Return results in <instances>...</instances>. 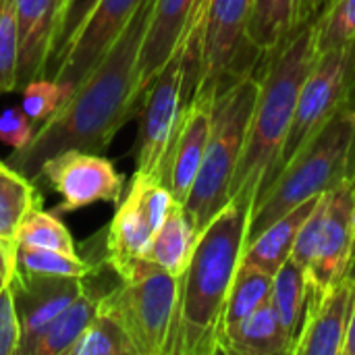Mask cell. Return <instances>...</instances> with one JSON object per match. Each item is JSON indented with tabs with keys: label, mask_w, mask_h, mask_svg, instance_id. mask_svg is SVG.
I'll return each mask as SVG.
<instances>
[{
	"label": "cell",
	"mask_w": 355,
	"mask_h": 355,
	"mask_svg": "<svg viewBox=\"0 0 355 355\" xmlns=\"http://www.w3.org/2000/svg\"><path fill=\"white\" fill-rule=\"evenodd\" d=\"M154 0H144L123 33L104 52L98 64L71 92L62 106L44 121L31 141L10 154L8 164L33 179L44 160L62 150L102 154L123 125L139 114V52Z\"/></svg>",
	"instance_id": "6da1fadb"
},
{
	"label": "cell",
	"mask_w": 355,
	"mask_h": 355,
	"mask_svg": "<svg viewBox=\"0 0 355 355\" xmlns=\"http://www.w3.org/2000/svg\"><path fill=\"white\" fill-rule=\"evenodd\" d=\"M254 200L231 198L198 235L179 277L168 355H220L223 312L248 243Z\"/></svg>",
	"instance_id": "7a4b0ae2"
},
{
	"label": "cell",
	"mask_w": 355,
	"mask_h": 355,
	"mask_svg": "<svg viewBox=\"0 0 355 355\" xmlns=\"http://www.w3.org/2000/svg\"><path fill=\"white\" fill-rule=\"evenodd\" d=\"M316 58L312 23L297 29L277 50L260 58L264 60L260 69V92L248 141L231 183V198H250L256 202L268 183L291 129L300 89Z\"/></svg>",
	"instance_id": "3957f363"
},
{
	"label": "cell",
	"mask_w": 355,
	"mask_h": 355,
	"mask_svg": "<svg viewBox=\"0 0 355 355\" xmlns=\"http://www.w3.org/2000/svg\"><path fill=\"white\" fill-rule=\"evenodd\" d=\"M355 177V106L329 121L256 198L248 241L306 200L324 196Z\"/></svg>",
	"instance_id": "277c9868"
},
{
	"label": "cell",
	"mask_w": 355,
	"mask_h": 355,
	"mask_svg": "<svg viewBox=\"0 0 355 355\" xmlns=\"http://www.w3.org/2000/svg\"><path fill=\"white\" fill-rule=\"evenodd\" d=\"M258 92L260 67L233 81L212 104V129L204 160L183 204L198 233L206 229L231 198V183L248 141Z\"/></svg>",
	"instance_id": "5b68a950"
},
{
	"label": "cell",
	"mask_w": 355,
	"mask_h": 355,
	"mask_svg": "<svg viewBox=\"0 0 355 355\" xmlns=\"http://www.w3.org/2000/svg\"><path fill=\"white\" fill-rule=\"evenodd\" d=\"M177 300L179 277L141 258L100 295V312L125 329L137 355H168Z\"/></svg>",
	"instance_id": "8992f818"
},
{
	"label": "cell",
	"mask_w": 355,
	"mask_h": 355,
	"mask_svg": "<svg viewBox=\"0 0 355 355\" xmlns=\"http://www.w3.org/2000/svg\"><path fill=\"white\" fill-rule=\"evenodd\" d=\"M198 71L187 60L183 37L168 62L160 69L144 94L139 108V129L135 141V173L160 181L168 146L177 133L181 116L196 96Z\"/></svg>",
	"instance_id": "52a82bcc"
},
{
	"label": "cell",
	"mask_w": 355,
	"mask_h": 355,
	"mask_svg": "<svg viewBox=\"0 0 355 355\" xmlns=\"http://www.w3.org/2000/svg\"><path fill=\"white\" fill-rule=\"evenodd\" d=\"M349 106H355V42L333 48L314 60L300 89L295 116L268 183L312 135H316L329 121ZM268 183L262 187V191L268 187Z\"/></svg>",
	"instance_id": "ba28073f"
},
{
	"label": "cell",
	"mask_w": 355,
	"mask_h": 355,
	"mask_svg": "<svg viewBox=\"0 0 355 355\" xmlns=\"http://www.w3.org/2000/svg\"><path fill=\"white\" fill-rule=\"evenodd\" d=\"M250 17L252 0H208L202 77L193 100L212 104L223 89L258 67L262 56L248 37Z\"/></svg>",
	"instance_id": "9c48e42d"
},
{
	"label": "cell",
	"mask_w": 355,
	"mask_h": 355,
	"mask_svg": "<svg viewBox=\"0 0 355 355\" xmlns=\"http://www.w3.org/2000/svg\"><path fill=\"white\" fill-rule=\"evenodd\" d=\"M173 204L175 198L162 181L133 175L110 225L104 229V262L116 277H123L133 262L146 256Z\"/></svg>",
	"instance_id": "30bf717a"
},
{
	"label": "cell",
	"mask_w": 355,
	"mask_h": 355,
	"mask_svg": "<svg viewBox=\"0 0 355 355\" xmlns=\"http://www.w3.org/2000/svg\"><path fill=\"white\" fill-rule=\"evenodd\" d=\"M31 181L46 183L60 196L56 214L77 212L96 202L119 204L125 193V179L108 158L75 148L44 160Z\"/></svg>",
	"instance_id": "8fae6325"
},
{
	"label": "cell",
	"mask_w": 355,
	"mask_h": 355,
	"mask_svg": "<svg viewBox=\"0 0 355 355\" xmlns=\"http://www.w3.org/2000/svg\"><path fill=\"white\" fill-rule=\"evenodd\" d=\"M355 250V177L322 196L320 225L310 266L308 300L331 289L349 268Z\"/></svg>",
	"instance_id": "7c38bea8"
},
{
	"label": "cell",
	"mask_w": 355,
	"mask_h": 355,
	"mask_svg": "<svg viewBox=\"0 0 355 355\" xmlns=\"http://www.w3.org/2000/svg\"><path fill=\"white\" fill-rule=\"evenodd\" d=\"M144 0H98L77 37L73 40L60 69L52 77L58 81L67 98L83 81V77L98 64L104 52L129 25L133 15L139 10ZM64 98V100H67Z\"/></svg>",
	"instance_id": "4fadbf2b"
},
{
	"label": "cell",
	"mask_w": 355,
	"mask_h": 355,
	"mask_svg": "<svg viewBox=\"0 0 355 355\" xmlns=\"http://www.w3.org/2000/svg\"><path fill=\"white\" fill-rule=\"evenodd\" d=\"M355 289V250L345 275L324 293L310 297L291 349L293 355H343Z\"/></svg>",
	"instance_id": "5bb4252c"
},
{
	"label": "cell",
	"mask_w": 355,
	"mask_h": 355,
	"mask_svg": "<svg viewBox=\"0 0 355 355\" xmlns=\"http://www.w3.org/2000/svg\"><path fill=\"white\" fill-rule=\"evenodd\" d=\"M10 287L23 333L19 355H29L37 339L48 331V327L85 289V279L31 277L12 272Z\"/></svg>",
	"instance_id": "9a60e30c"
},
{
	"label": "cell",
	"mask_w": 355,
	"mask_h": 355,
	"mask_svg": "<svg viewBox=\"0 0 355 355\" xmlns=\"http://www.w3.org/2000/svg\"><path fill=\"white\" fill-rule=\"evenodd\" d=\"M212 104L202 100H191L168 146L160 181L168 187L175 202L179 204H185L196 183V177L200 173L206 144L212 129Z\"/></svg>",
	"instance_id": "2e32d148"
},
{
	"label": "cell",
	"mask_w": 355,
	"mask_h": 355,
	"mask_svg": "<svg viewBox=\"0 0 355 355\" xmlns=\"http://www.w3.org/2000/svg\"><path fill=\"white\" fill-rule=\"evenodd\" d=\"M64 0H17V89L46 77Z\"/></svg>",
	"instance_id": "e0dca14e"
},
{
	"label": "cell",
	"mask_w": 355,
	"mask_h": 355,
	"mask_svg": "<svg viewBox=\"0 0 355 355\" xmlns=\"http://www.w3.org/2000/svg\"><path fill=\"white\" fill-rule=\"evenodd\" d=\"M198 2L200 0H154L137 62L141 96L173 56Z\"/></svg>",
	"instance_id": "ac0fdd59"
},
{
	"label": "cell",
	"mask_w": 355,
	"mask_h": 355,
	"mask_svg": "<svg viewBox=\"0 0 355 355\" xmlns=\"http://www.w3.org/2000/svg\"><path fill=\"white\" fill-rule=\"evenodd\" d=\"M40 208L42 198L37 185L8 162H0V254L6 260L10 275L17 262L21 229Z\"/></svg>",
	"instance_id": "d6986e66"
},
{
	"label": "cell",
	"mask_w": 355,
	"mask_h": 355,
	"mask_svg": "<svg viewBox=\"0 0 355 355\" xmlns=\"http://www.w3.org/2000/svg\"><path fill=\"white\" fill-rule=\"evenodd\" d=\"M293 341L287 335L272 295L223 337L225 355H289Z\"/></svg>",
	"instance_id": "ffe728a7"
},
{
	"label": "cell",
	"mask_w": 355,
	"mask_h": 355,
	"mask_svg": "<svg viewBox=\"0 0 355 355\" xmlns=\"http://www.w3.org/2000/svg\"><path fill=\"white\" fill-rule=\"evenodd\" d=\"M318 198L306 200L291 212L283 214L279 220H275L270 227H266L260 235H256L252 241L245 243L241 254V264L260 268L268 272L270 277L277 275V270L291 258L297 233L306 218L312 214L314 206L318 204Z\"/></svg>",
	"instance_id": "44dd1931"
},
{
	"label": "cell",
	"mask_w": 355,
	"mask_h": 355,
	"mask_svg": "<svg viewBox=\"0 0 355 355\" xmlns=\"http://www.w3.org/2000/svg\"><path fill=\"white\" fill-rule=\"evenodd\" d=\"M198 235L200 233L196 231L183 204L175 202L173 208L168 210L164 223L154 233L144 258L154 262L156 266L164 268L166 272L181 277L191 258Z\"/></svg>",
	"instance_id": "7402d4cb"
},
{
	"label": "cell",
	"mask_w": 355,
	"mask_h": 355,
	"mask_svg": "<svg viewBox=\"0 0 355 355\" xmlns=\"http://www.w3.org/2000/svg\"><path fill=\"white\" fill-rule=\"evenodd\" d=\"M302 2L304 0H252L248 37L260 56L270 54L302 29Z\"/></svg>",
	"instance_id": "603a6c76"
},
{
	"label": "cell",
	"mask_w": 355,
	"mask_h": 355,
	"mask_svg": "<svg viewBox=\"0 0 355 355\" xmlns=\"http://www.w3.org/2000/svg\"><path fill=\"white\" fill-rule=\"evenodd\" d=\"M104 293V291H102ZM92 285L77 295V300L48 327V331L37 339L29 355H67L69 349L75 345V341L81 337V333L87 329V324L94 320V316L100 310V295Z\"/></svg>",
	"instance_id": "cb8c5ba5"
},
{
	"label": "cell",
	"mask_w": 355,
	"mask_h": 355,
	"mask_svg": "<svg viewBox=\"0 0 355 355\" xmlns=\"http://www.w3.org/2000/svg\"><path fill=\"white\" fill-rule=\"evenodd\" d=\"M270 293H272V277L268 272L248 264H239L223 312L220 354H223V337L233 327H237L243 318H248L256 308H260L270 297Z\"/></svg>",
	"instance_id": "d4e9b609"
},
{
	"label": "cell",
	"mask_w": 355,
	"mask_h": 355,
	"mask_svg": "<svg viewBox=\"0 0 355 355\" xmlns=\"http://www.w3.org/2000/svg\"><path fill=\"white\" fill-rule=\"evenodd\" d=\"M272 302L293 345L308 304V283L304 270L289 258L272 277Z\"/></svg>",
	"instance_id": "484cf974"
},
{
	"label": "cell",
	"mask_w": 355,
	"mask_h": 355,
	"mask_svg": "<svg viewBox=\"0 0 355 355\" xmlns=\"http://www.w3.org/2000/svg\"><path fill=\"white\" fill-rule=\"evenodd\" d=\"M12 272L31 275V277L92 279L96 275V266L92 262H85L79 254L19 245Z\"/></svg>",
	"instance_id": "4316f807"
},
{
	"label": "cell",
	"mask_w": 355,
	"mask_h": 355,
	"mask_svg": "<svg viewBox=\"0 0 355 355\" xmlns=\"http://www.w3.org/2000/svg\"><path fill=\"white\" fill-rule=\"evenodd\" d=\"M67 355H137V349L125 329L112 316L98 310Z\"/></svg>",
	"instance_id": "83f0119b"
},
{
	"label": "cell",
	"mask_w": 355,
	"mask_h": 355,
	"mask_svg": "<svg viewBox=\"0 0 355 355\" xmlns=\"http://www.w3.org/2000/svg\"><path fill=\"white\" fill-rule=\"evenodd\" d=\"M312 27L316 56L355 42V0H333Z\"/></svg>",
	"instance_id": "f1b7e54d"
},
{
	"label": "cell",
	"mask_w": 355,
	"mask_h": 355,
	"mask_svg": "<svg viewBox=\"0 0 355 355\" xmlns=\"http://www.w3.org/2000/svg\"><path fill=\"white\" fill-rule=\"evenodd\" d=\"M96 2L98 0H64L62 2L58 21H56V29H54L52 48H50L48 69H46L48 79H52L56 75V71L60 69L73 40L77 37V33L83 27L85 19L89 17V12L94 10Z\"/></svg>",
	"instance_id": "f546056e"
},
{
	"label": "cell",
	"mask_w": 355,
	"mask_h": 355,
	"mask_svg": "<svg viewBox=\"0 0 355 355\" xmlns=\"http://www.w3.org/2000/svg\"><path fill=\"white\" fill-rule=\"evenodd\" d=\"M19 245L27 248H46V250H58L67 254H77L75 241L71 231L64 227V223L58 218L54 212L46 210H35L27 223L21 229L19 235Z\"/></svg>",
	"instance_id": "4dcf8cb0"
},
{
	"label": "cell",
	"mask_w": 355,
	"mask_h": 355,
	"mask_svg": "<svg viewBox=\"0 0 355 355\" xmlns=\"http://www.w3.org/2000/svg\"><path fill=\"white\" fill-rule=\"evenodd\" d=\"M17 92V0H0V96Z\"/></svg>",
	"instance_id": "1f68e13d"
},
{
	"label": "cell",
	"mask_w": 355,
	"mask_h": 355,
	"mask_svg": "<svg viewBox=\"0 0 355 355\" xmlns=\"http://www.w3.org/2000/svg\"><path fill=\"white\" fill-rule=\"evenodd\" d=\"M21 92H23L21 108L37 127L44 121H48L62 106V102L67 98L64 87L58 81L48 79V77L27 83Z\"/></svg>",
	"instance_id": "d6a6232c"
},
{
	"label": "cell",
	"mask_w": 355,
	"mask_h": 355,
	"mask_svg": "<svg viewBox=\"0 0 355 355\" xmlns=\"http://www.w3.org/2000/svg\"><path fill=\"white\" fill-rule=\"evenodd\" d=\"M21 320L12 295L10 281L0 289V355H19L21 349Z\"/></svg>",
	"instance_id": "836d02e7"
},
{
	"label": "cell",
	"mask_w": 355,
	"mask_h": 355,
	"mask_svg": "<svg viewBox=\"0 0 355 355\" xmlns=\"http://www.w3.org/2000/svg\"><path fill=\"white\" fill-rule=\"evenodd\" d=\"M35 129L37 125L23 112L21 106H10L0 112V141L12 148V152L23 150L31 141Z\"/></svg>",
	"instance_id": "e575fe53"
},
{
	"label": "cell",
	"mask_w": 355,
	"mask_h": 355,
	"mask_svg": "<svg viewBox=\"0 0 355 355\" xmlns=\"http://www.w3.org/2000/svg\"><path fill=\"white\" fill-rule=\"evenodd\" d=\"M333 0H304L302 2V17H300V25H310L312 21L318 19V15L331 4Z\"/></svg>",
	"instance_id": "d590c367"
},
{
	"label": "cell",
	"mask_w": 355,
	"mask_h": 355,
	"mask_svg": "<svg viewBox=\"0 0 355 355\" xmlns=\"http://www.w3.org/2000/svg\"><path fill=\"white\" fill-rule=\"evenodd\" d=\"M343 355H355V289L354 300H352V312H349L347 335H345V345H343Z\"/></svg>",
	"instance_id": "8d00e7d4"
},
{
	"label": "cell",
	"mask_w": 355,
	"mask_h": 355,
	"mask_svg": "<svg viewBox=\"0 0 355 355\" xmlns=\"http://www.w3.org/2000/svg\"><path fill=\"white\" fill-rule=\"evenodd\" d=\"M8 281H10V268H8L4 256L0 254V289H2Z\"/></svg>",
	"instance_id": "74e56055"
},
{
	"label": "cell",
	"mask_w": 355,
	"mask_h": 355,
	"mask_svg": "<svg viewBox=\"0 0 355 355\" xmlns=\"http://www.w3.org/2000/svg\"><path fill=\"white\" fill-rule=\"evenodd\" d=\"M300 17H302V15H300Z\"/></svg>",
	"instance_id": "f35d334b"
}]
</instances>
